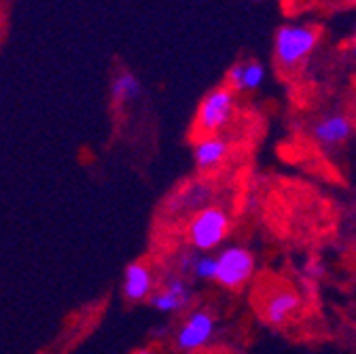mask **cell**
<instances>
[{
	"label": "cell",
	"instance_id": "6",
	"mask_svg": "<svg viewBox=\"0 0 356 354\" xmlns=\"http://www.w3.org/2000/svg\"><path fill=\"white\" fill-rule=\"evenodd\" d=\"M151 305L157 309L161 314H172V312H178V309H183L185 305H189L191 301V287L185 282V278L181 276H168L161 284L159 291H155L151 295Z\"/></svg>",
	"mask_w": 356,
	"mask_h": 354
},
{
	"label": "cell",
	"instance_id": "8",
	"mask_svg": "<svg viewBox=\"0 0 356 354\" xmlns=\"http://www.w3.org/2000/svg\"><path fill=\"white\" fill-rule=\"evenodd\" d=\"M155 287V276L147 263H129L123 274V293L129 301H145L151 299Z\"/></svg>",
	"mask_w": 356,
	"mask_h": 354
},
{
	"label": "cell",
	"instance_id": "11",
	"mask_svg": "<svg viewBox=\"0 0 356 354\" xmlns=\"http://www.w3.org/2000/svg\"><path fill=\"white\" fill-rule=\"evenodd\" d=\"M143 96V83L134 72H119L111 83V98L115 104H129L136 102Z\"/></svg>",
	"mask_w": 356,
	"mask_h": 354
},
{
	"label": "cell",
	"instance_id": "13",
	"mask_svg": "<svg viewBox=\"0 0 356 354\" xmlns=\"http://www.w3.org/2000/svg\"><path fill=\"white\" fill-rule=\"evenodd\" d=\"M212 195V189L208 185H202V183H195V185H187L185 191H183V200H181V206L183 208H191V210H204L202 206L210 200Z\"/></svg>",
	"mask_w": 356,
	"mask_h": 354
},
{
	"label": "cell",
	"instance_id": "2",
	"mask_svg": "<svg viewBox=\"0 0 356 354\" xmlns=\"http://www.w3.org/2000/svg\"><path fill=\"white\" fill-rule=\"evenodd\" d=\"M227 232H229V214L222 208L206 206L204 210L195 212L193 218L189 220L187 238L195 250H204L206 255L208 250L220 246Z\"/></svg>",
	"mask_w": 356,
	"mask_h": 354
},
{
	"label": "cell",
	"instance_id": "15",
	"mask_svg": "<svg viewBox=\"0 0 356 354\" xmlns=\"http://www.w3.org/2000/svg\"><path fill=\"white\" fill-rule=\"evenodd\" d=\"M197 257H200V252H187V255L181 257V263H178V268H181V274H193Z\"/></svg>",
	"mask_w": 356,
	"mask_h": 354
},
{
	"label": "cell",
	"instance_id": "14",
	"mask_svg": "<svg viewBox=\"0 0 356 354\" xmlns=\"http://www.w3.org/2000/svg\"><path fill=\"white\" fill-rule=\"evenodd\" d=\"M193 276L197 280H216V257L210 255H200Z\"/></svg>",
	"mask_w": 356,
	"mask_h": 354
},
{
	"label": "cell",
	"instance_id": "1",
	"mask_svg": "<svg viewBox=\"0 0 356 354\" xmlns=\"http://www.w3.org/2000/svg\"><path fill=\"white\" fill-rule=\"evenodd\" d=\"M318 45V30L305 24H286L276 32V60L284 68H295Z\"/></svg>",
	"mask_w": 356,
	"mask_h": 354
},
{
	"label": "cell",
	"instance_id": "7",
	"mask_svg": "<svg viewBox=\"0 0 356 354\" xmlns=\"http://www.w3.org/2000/svg\"><path fill=\"white\" fill-rule=\"evenodd\" d=\"M312 134H314L318 145H323L325 149H335L341 147L352 136V123L346 115L331 113L314 123Z\"/></svg>",
	"mask_w": 356,
	"mask_h": 354
},
{
	"label": "cell",
	"instance_id": "17",
	"mask_svg": "<svg viewBox=\"0 0 356 354\" xmlns=\"http://www.w3.org/2000/svg\"><path fill=\"white\" fill-rule=\"evenodd\" d=\"M352 56H354V60H356V42L352 45Z\"/></svg>",
	"mask_w": 356,
	"mask_h": 354
},
{
	"label": "cell",
	"instance_id": "12",
	"mask_svg": "<svg viewBox=\"0 0 356 354\" xmlns=\"http://www.w3.org/2000/svg\"><path fill=\"white\" fill-rule=\"evenodd\" d=\"M265 81V68L259 62H242V81L238 92H254Z\"/></svg>",
	"mask_w": 356,
	"mask_h": 354
},
{
	"label": "cell",
	"instance_id": "10",
	"mask_svg": "<svg viewBox=\"0 0 356 354\" xmlns=\"http://www.w3.org/2000/svg\"><path fill=\"white\" fill-rule=\"evenodd\" d=\"M229 153V145L227 140H222L218 136H208V138H202L197 145H195V163L200 170H212L216 166H220L225 161Z\"/></svg>",
	"mask_w": 356,
	"mask_h": 354
},
{
	"label": "cell",
	"instance_id": "16",
	"mask_svg": "<svg viewBox=\"0 0 356 354\" xmlns=\"http://www.w3.org/2000/svg\"><path fill=\"white\" fill-rule=\"evenodd\" d=\"M134 354H153L149 348H140V350H136V352H134Z\"/></svg>",
	"mask_w": 356,
	"mask_h": 354
},
{
	"label": "cell",
	"instance_id": "3",
	"mask_svg": "<svg viewBox=\"0 0 356 354\" xmlns=\"http://www.w3.org/2000/svg\"><path fill=\"white\" fill-rule=\"evenodd\" d=\"M236 111V94L229 87H216V90L208 92L197 108L195 129L204 138L214 136L216 131L225 127Z\"/></svg>",
	"mask_w": 356,
	"mask_h": 354
},
{
	"label": "cell",
	"instance_id": "5",
	"mask_svg": "<svg viewBox=\"0 0 356 354\" xmlns=\"http://www.w3.org/2000/svg\"><path fill=\"white\" fill-rule=\"evenodd\" d=\"M214 335V314L208 309H195L187 316L176 333V348L181 352H193L206 346Z\"/></svg>",
	"mask_w": 356,
	"mask_h": 354
},
{
	"label": "cell",
	"instance_id": "4",
	"mask_svg": "<svg viewBox=\"0 0 356 354\" xmlns=\"http://www.w3.org/2000/svg\"><path fill=\"white\" fill-rule=\"evenodd\" d=\"M254 272V257L244 246H227L216 257V282L227 289H242Z\"/></svg>",
	"mask_w": 356,
	"mask_h": 354
},
{
	"label": "cell",
	"instance_id": "9",
	"mask_svg": "<svg viewBox=\"0 0 356 354\" xmlns=\"http://www.w3.org/2000/svg\"><path fill=\"white\" fill-rule=\"evenodd\" d=\"M299 305H301V297L291 289H282V291H276L270 299L265 301L263 316L270 325L280 327L297 312Z\"/></svg>",
	"mask_w": 356,
	"mask_h": 354
}]
</instances>
